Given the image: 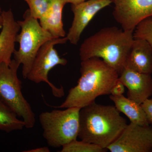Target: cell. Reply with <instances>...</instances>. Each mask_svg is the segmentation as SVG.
I'll return each instance as SVG.
<instances>
[{
    "mask_svg": "<svg viewBox=\"0 0 152 152\" xmlns=\"http://www.w3.org/2000/svg\"><path fill=\"white\" fill-rule=\"evenodd\" d=\"M86 1L88 0H65L66 4H76Z\"/></svg>",
    "mask_w": 152,
    "mask_h": 152,
    "instance_id": "23",
    "label": "cell"
},
{
    "mask_svg": "<svg viewBox=\"0 0 152 152\" xmlns=\"http://www.w3.org/2000/svg\"><path fill=\"white\" fill-rule=\"evenodd\" d=\"M80 109L72 107L40 114L39 121L43 131V136L49 146L59 148L77 140Z\"/></svg>",
    "mask_w": 152,
    "mask_h": 152,
    "instance_id": "4",
    "label": "cell"
},
{
    "mask_svg": "<svg viewBox=\"0 0 152 152\" xmlns=\"http://www.w3.org/2000/svg\"><path fill=\"white\" fill-rule=\"evenodd\" d=\"M28 6V10L33 18L39 20L48 10L50 0H24Z\"/></svg>",
    "mask_w": 152,
    "mask_h": 152,
    "instance_id": "18",
    "label": "cell"
},
{
    "mask_svg": "<svg viewBox=\"0 0 152 152\" xmlns=\"http://www.w3.org/2000/svg\"><path fill=\"white\" fill-rule=\"evenodd\" d=\"M134 37L146 40L152 47V18H148L139 23L134 31Z\"/></svg>",
    "mask_w": 152,
    "mask_h": 152,
    "instance_id": "19",
    "label": "cell"
},
{
    "mask_svg": "<svg viewBox=\"0 0 152 152\" xmlns=\"http://www.w3.org/2000/svg\"><path fill=\"white\" fill-rule=\"evenodd\" d=\"M111 4V0H88L71 4L74 18L66 36L68 41L73 45H77L82 33L96 14Z\"/></svg>",
    "mask_w": 152,
    "mask_h": 152,
    "instance_id": "10",
    "label": "cell"
},
{
    "mask_svg": "<svg viewBox=\"0 0 152 152\" xmlns=\"http://www.w3.org/2000/svg\"><path fill=\"white\" fill-rule=\"evenodd\" d=\"M20 66L14 59L10 64H0V100L22 118L25 128L32 129L35 124V115L22 93V82L18 75Z\"/></svg>",
    "mask_w": 152,
    "mask_h": 152,
    "instance_id": "5",
    "label": "cell"
},
{
    "mask_svg": "<svg viewBox=\"0 0 152 152\" xmlns=\"http://www.w3.org/2000/svg\"><path fill=\"white\" fill-rule=\"evenodd\" d=\"M68 41L66 37L53 38L47 41L41 47L36 55L35 59L28 74L27 78L35 83L45 82L51 88L54 96L61 98L65 94L63 86L58 88L49 81L48 74L50 71L58 65L65 66L67 61L61 58L55 48V45L66 43Z\"/></svg>",
    "mask_w": 152,
    "mask_h": 152,
    "instance_id": "7",
    "label": "cell"
},
{
    "mask_svg": "<svg viewBox=\"0 0 152 152\" xmlns=\"http://www.w3.org/2000/svg\"><path fill=\"white\" fill-rule=\"evenodd\" d=\"M141 73L152 74V47L143 39H134L125 67Z\"/></svg>",
    "mask_w": 152,
    "mask_h": 152,
    "instance_id": "13",
    "label": "cell"
},
{
    "mask_svg": "<svg viewBox=\"0 0 152 152\" xmlns=\"http://www.w3.org/2000/svg\"><path fill=\"white\" fill-rule=\"evenodd\" d=\"M118 79L127 88V97L139 104L152 96L151 75L125 68Z\"/></svg>",
    "mask_w": 152,
    "mask_h": 152,
    "instance_id": "11",
    "label": "cell"
},
{
    "mask_svg": "<svg viewBox=\"0 0 152 152\" xmlns=\"http://www.w3.org/2000/svg\"><path fill=\"white\" fill-rule=\"evenodd\" d=\"M2 11L0 6V29H1L3 27V23H4V20H3V17L2 16Z\"/></svg>",
    "mask_w": 152,
    "mask_h": 152,
    "instance_id": "24",
    "label": "cell"
},
{
    "mask_svg": "<svg viewBox=\"0 0 152 152\" xmlns=\"http://www.w3.org/2000/svg\"><path fill=\"white\" fill-rule=\"evenodd\" d=\"M141 106L146 114L149 124L152 125V99H147Z\"/></svg>",
    "mask_w": 152,
    "mask_h": 152,
    "instance_id": "20",
    "label": "cell"
},
{
    "mask_svg": "<svg viewBox=\"0 0 152 152\" xmlns=\"http://www.w3.org/2000/svg\"><path fill=\"white\" fill-rule=\"evenodd\" d=\"M107 149L111 152H152V125L130 123Z\"/></svg>",
    "mask_w": 152,
    "mask_h": 152,
    "instance_id": "8",
    "label": "cell"
},
{
    "mask_svg": "<svg viewBox=\"0 0 152 152\" xmlns=\"http://www.w3.org/2000/svg\"><path fill=\"white\" fill-rule=\"evenodd\" d=\"M2 14L4 23L0 33V64L4 63L10 64L16 50V38L20 27L15 20L11 9L3 11Z\"/></svg>",
    "mask_w": 152,
    "mask_h": 152,
    "instance_id": "12",
    "label": "cell"
},
{
    "mask_svg": "<svg viewBox=\"0 0 152 152\" xmlns=\"http://www.w3.org/2000/svg\"><path fill=\"white\" fill-rule=\"evenodd\" d=\"M16 114L0 100V131L7 133L21 130L24 122L18 118Z\"/></svg>",
    "mask_w": 152,
    "mask_h": 152,
    "instance_id": "16",
    "label": "cell"
},
{
    "mask_svg": "<svg viewBox=\"0 0 152 152\" xmlns=\"http://www.w3.org/2000/svg\"><path fill=\"white\" fill-rule=\"evenodd\" d=\"M20 32L16 38L19 48L14 53V59L22 65V75L26 79L38 51L47 41L53 38L44 29L37 19L33 18L28 9L25 12L23 20L18 21Z\"/></svg>",
    "mask_w": 152,
    "mask_h": 152,
    "instance_id": "6",
    "label": "cell"
},
{
    "mask_svg": "<svg viewBox=\"0 0 152 152\" xmlns=\"http://www.w3.org/2000/svg\"><path fill=\"white\" fill-rule=\"evenodd\" d=\"M62 148L61 152H104L107 150L97 145L77 140L66 144Z\"/></svg>",
    "mask_w": 152,
    "mask_h": 152,
    "instance_id": "17",
    "label": "cell"
},
{
    "mask_svg": "<svg viewBox=\"0 0 152 152\" xmlns=\"http://www.w3.org/2000/svg\"><path fill=\"white\" fill-rule=\"evenodd\" d=\"M114 19L122 29L134 31L143 20L152 18V0H111Z\"/></svg>",
    "mask_w": 152,
    "mask_h": 152,
    "instance_id": "9",
    "label": "cell"
},
{
    "mask_svg": "<svg viewBox=\"0 0 152 152\" xmlns=\"http://www.w3.org/2000/svg\"><path fill=\"white\" fill-rule=\"evenodd\" d=\"M110 99L114 103L117 110L126 116L131 123L141 126L150 125L146 115L140 104L124 95H111Z\"/></svg>",
    "mask_w": 152,
    "mask_h": 152,
    "instance_id": "15",
    "label": "cell"
},
{
    "mask_svg": "<svg viewBox=\"0 0 152 152\" xmlns=\"http://www.w3.org/2000/svg\"><path fill=\"white\" fill-rule=\"evenodd\" d=\"M66 4L65 0H50L48 10L39 20L42 27L53 38L66 37L62 20L63 10Z\"/></svg>",
    "mask_w": 152,
    "mask_h": 152,
    "instance_id": "14",
    "label": "cell"
},
{
    "mask_svg": "<svg viewBox=\"0 0 152 152\" xmlns=\"http://www.w3.org/2000/svg\"><path fill=\"white\" fill-rule=\"evenodd\" d=\"M134 40V31L116 26L103 28L83 42L80 48V60L102 58L120 75Z\"/></svg>",
    "mask_w": 152,
    "mask_h": 152,
    "instance_id": "3",
    "label": "cell"
},
{
    "mask_svg": "<svg viewBox=\"0 0 152 152\" xmlns=\"http://www.w3.org/2000/svg\"><path fill=\"white\" fill-rule=\"evenodd\" d=\"M124 85L118 78L115 83L110 91V94L113 96H121L125 92Z\"/></svg>",
    "mask_w": 152,
    "mask_h": 152,
    "instance_id": "21",
    "label": "cell"
},
{
    "mask_svg": "<svg viewBox=\"0 0 152 152\" xmlns=\"http://www.w3.org/2000/svg\"><path fill=\"white\" fill-rule=\"evenodd\" d=\"M120 113L115 106L101 105L95 102L82 108L79 138L107 149L128 124Z\"/></svg>",
    "mask_w": 152,
    "mask_h": 152,
    "instance_id": "2",
    "label": "cell"
},
{
    "mask_svg": "<svg viewBox=\"0 0 152 152\" xmlns=\"http://www.w3.org/2000/svg\"><path fill=\"white\" fill-rule=\"evenodd\" d=\"M24 152H50V150L48 147H43L36 148L27 151H24Z\"/></svg>",
    "mask_w": 152,
    "mask_h": 152,
    "instance_id": "22",
    "label": "cell"
},
{
    "mask_svg": "<svg viewBox=\"0 0 152 152\" xmlns=\"http://www.w3.org/2000/svg\"><path fill=\"white\" fill-rule=\"evenodd\" d=\"M81 76L75 86L70 89L65 100L58 108L84 107L98 97L110 94L119 77L115 69L97 57L81 61Z\"/></svg>",
    "mask_w": 152,
    "mask_h": 152,
    "instance_id": "1",
    "label": "cell"
}]
</instances>
